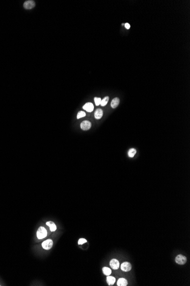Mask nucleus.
<instances>
[{"instance_id":"1","label":"nucleus","mask_w":190,"mask_h":286,"mask_svg":"<svg viewBox=\"0 0 190 286\" xmlns=\"http://www.w3.org/2000/svg\"><path fill=\"white\" fill-rule=\"evenodd\" d=\"M47 235V231L46 229L43 227H40L36 232V236L38 239H42L46 238Z\"/></svg>"},{"instance_id":"2","label":"nucleus","mask_w":190,"mask_h":286,"mask_svg":"<svg viewBox=\"0 0 190 286\" xmlns=\"http://www.w3.org/2000/svg\"><path fill=\"white\" fill-rule=\"evenodd\" d=\"M175 262L178 264L183 265V264L186 263L187 257L185 256L181 255V254H179V255L176 256V257H175Z\"/></svg>"},{"instance_id":"3","label":"nucleus","mask_w":190,"mask_h":286,"mask_svg":"<svg viewBox=\"0 0 190 286\" xmlns=\"http://www.w3.org/2000/svg\"><path fill=\"white\" fill-rule=\"evenodd\" d=\"M53 246V241L51 239H47L44 241L42 244V246L44 250H49L52 248Z\"/></svg>"},{"instance_id":"4","label":"nucleus","mask_w":190,"mask_h":286,"mask_svg":"<svg viewBox=\"0 0 190 286\" xmlns=\"http://www.w3.org/2000/svg\"><path fill=\"white\" fill-rule=\"evenodd\" d=\"M131 265L129 262H124L121 265V268L123 271L124 272H128L131 270Z\"/></svg>"},{"instance_id":"5","label":"nucleus","mask_w":190,"mask_h":286,"mask_svg":"<svg viewBox=\"0 0 190 286\" xmlns=\"http://www.w3.org/2000/svg\"><path fill=\"white\" fill-rule=\"evenodd\" d=\"M35 4L34 1H31V0H29V1H26L25 2L24 4H23V6L24 8L26 9H31L34 8Z\"/></svg>"},{"instance_id":"6","label":"nucleus","mask_w":190,"mask_h":286,"mask_svg":"<svg viewBox=\"0 0 190 286\" xmlns=\"http://www.w3.org/2000/svg\"><path fill=\"white\" fill-rule=\"evenodd\" d=\"M91 123L88 121H84L81 123L80 127L83 130H88L91 127Z\"/></svg>"},{"instance_id":"7","label":"nucleus","mask_w":190,"mask_h":286,"mask_svg":"<svg viewBox=\"0 0 190 286\" xmlns=\"http://www.w3.org/2000/svg\"><path fill=\"white\" fill-rule=\"evenodd\" d=\"M110 266L114 270H117L120 267V263L116 259H112L110 262Z\"/></svg>"},{"instance_id":"8","label":"nucleus","mask_w":190,"mask_h":286,"mask_svg":"<svg viewBox=\"0 0 190 286\" xmlns=\"http://www.w3.org/2000/svg\"><path fill=\"white\" fill-rule=\"evenodd\" d=\"M83 109H84L85 110L88 111V112H92V111L93 110V109H94L93 105L91 102L86 103V104L84 106H83Z\"/></svg>"},{"instance_id":"9","label":"nucleus","mask_w":190,"mask_h":286,"mask_svg":"<svg viewBox=\"0 0 190 286\" xmlns=\"http://www.w3.org/2000/svg\"><path fill=\"white\" fill-rule=\"evenodd\" d=\"M46 225L48 226L50 228V230L51 232H54L56 230V226L52 221H49L46 222Z\"/></svg>"},{"instance_id":"10","label":"nucleus","mask_w":190,"mask_h":286,"mask_svg":"<svg viewBox=\"0 0 190 286\" xmlns=\"http://www.w3.org/2000/svg\"><path fill=\"white\" fill-rule=\"evenodd\" d=\"M103 115V111L101 109H97L95 112V117L96 119H100Z\"/></svg>"},{"instance_id":"11","label":"nucleus","mask_w":190,"mask_h":286,"mask_svg":"<svg viewBox=\"0 0 190 286\" xmlns=\"http://www.w3.org/2000/svg\"><path fill=\"white\" fill-rule=\"evenodd\" d=\"M128 284V280L125 278H120L117 281L118 286H126Z\"/></svg>"},{"instance_id":"12","label":"nucleus","mask_w":190,"mask_h":286,"mask_svg":"<svg viewBox=\"0 0 190 286\" xmlns=\"http://www.w3.org/2000/svg\"><path fill=\"white\" fill-rule=\"evenodd\" d=\"M120 104V99L118 98H114V99L111 102V106L114 109L117 107V106Z\"/></svg>"},{"instance_id":"13","label":"nucleus","mask_w":190,"mask_h":286,"mask_svg":"<svg viewBox=\"0 0 190 286\" xmlns=\"http://www.w3.org/2000/svg\"><path fill=\"white\" fill-rule=\"evenodd\" d=\"M115 282H116V279L113 276H111L109 275L106 277V282L110 286L114 284Z\"/></svg>"},{"instance_id":"14","label":"nucleus","mask_w":190,"mask_h":286,"mask_svg":"<svg viewBox=\"0 0 190 286\" xmlns=\"http://www.w3.org/2000/svg\"><path fill=\"white\" fill-rule=\"evenodd\" d=\"M103 274L106 276L110 275L112 273V271H111V269H110L109 268H108V267H103Z\"/></svg>"},{"instance_id":"15","label":"nucleus","mask_w":190,"mask_h":286,"mask_svg":"<svg viewBox=\"0 0 190 286\" xmlns=\"http://www.w3.org/2000/svg\"><path fill=\"white\" fill-rule=\"evenodd\" d=\"M136 152L137 151L136 149L131 148V149H130L129 151H128V155H129V157L133 158L135 155V154H136Z\"/></svg>"},{"instance_id":"16","label":"nucleus","mask_w":190,"mask_h":286,"mask_svg":"<svg viewBox=\"0 0 190 286\" xmlns=\"http://www.w3.org/2000/svg\"><path fill=\"white\" fill-rule=\"evenodd\" d=\"M109 97H105L104 99H103L101 101V103H100L101 105L102 106H105L106 105L108 104V101H109Z\"/></svg>"},{"instance_id":"17","label":"nucleus","mask_w":190,"mask_h":286,"mask_svg":"<svg viewBox=\"0 0 190 286\" xmlns=\"http://www.w3.org/2000/svg\"><path fill=\"white\" fill-rule=\"evenodd\" d=\"M86 113L84 112V111H79V113H78V114L77 115V118L80 119V118H81L84 117L85 116H86Z\"/></svg>"},{"instance_id":"18","label":"nucleus","mask_w":190,"mask_h":286,"mask_svg":"<svg viewBox=\"0 0 190 286\" xmlns=\"http://www.w3.org/2000/svg\"><path fill=\"white\" fill-rule=\"evenodd\" d=\"M94 101H95V104H96V105L99 106V105H100L101 101L100 98L95 97L94 98Z\"/></svg>"},{"instance_id":"19","label":"nucleus","mask_w":190,"mask_h":286,"mask_svg":"<svg viewBox=\"0 0 190 286\" xmlns=\"http://www.w3.org/2000/svg\"><path fill=\"white\" fill-rule=\"evenodd\" d=\"M86 242H87V241H86V239H85L84 238H81V239H79V241H78V244H83L85 243H86Z\"/></svg>"},{"instance_id":"20","label":"nucleus","mask_w":190,"mask_h":286,"mask_svg":"<svg viewBox=\"0 0 190 286\" xmlns=\"http://www.w3.org/2000/svg\"><path fill=\"white\" fill-rule=\"evenodd\" d=\"M124 25L127 29H129L130 28V24H128V23H126L125 24H124Z\"/></svg>"}]
</instances>
